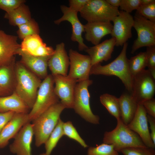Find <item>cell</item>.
I'll return each instance as SVG.
<instances>
[{"mask_svg":"<svg viewBox=\"0 0 155 155\" xmlns=\"http://www.w3.org/2000/svg\"><path fill=\"white\" fill-rule=\"evenodd\" d=\"M14 71L16 80L14 92L31 110L35 101L42 81L20 61L15 63Z\"/></svg>","mask_w":155,"mask_h":155,"instance_id":"1","label":"cell"},{"mask_svg":"<svg viewBox=\"0 0 155 155\" xmlns=\"http://www.w3.org/2000/svg\"><path fill=\"white\" fill-rule=\"evenodd\" d=\"M128 45L127 42L124 44L120 54L110 63L104 65L100 63L92 66L90 75L116 76L121 80L128 92L131 93L133 77L129 69L128 59L127 57Z\"/></svg>","mask_w":155,"mask_h":155,"instance_id":"2","label":"cell"},{"mask_svg":"<svg viewBox=\"0 0 155 155\" xmlns=\"http://www.w3.org/2000/svg\"><path fill=\"white\" fill-rule=\"evenodd\" d=\"M65 108V106L59 102L32 121L36 147L44 144L55 129L61 113Z\"/></svg>","mask_w":155,"mask_h":155,"instance_id":"3","label":"cell"},{"mask_svg":"<svg viewBox=\"0 0 155 155\" xmlns=\"http://www.w3.org/2000/svg\"><path fill=\"white\" fill-rule=\"evenodd\" d=\"M117 120L115 129L104 133L103 143L113 145L118 152L129 148L147 147L138 135L130 129L121 118Z\"/></svg>","mask_w":155,"mask_h":155,"instance_id":"4","label":"cell"},{"mask_svg":"<svg viewBox=\"0 0 155 155\" xmlns=\"http://www.w3.org/2000/svg\"><path fill=\"white\" fill-rule=\"evenodd\" d=\"M43 80L38 90L34 105L28 114L30 121L60 102L54 92V83L52 75H48Z\"/></svg>","mask_w":155,"mask_h":155,"instance_id":"5","label":"cell"},{"mask_svg":"<svg viewBox=\"0 0 155 155\" xmlns=\"http://www.w3.org/2000/svg\"><path fill=\"white\" fill-rule=\"evenodd\" d=\"M78 82L75 88L73 108L86 121L99 124L100 118L93 114L90 105V95L88 88L92 84V81L89 79Z\"/></svg>","mask_w":155,"mask_h":155,"instance_id":"6","label":"cell"},{"mask_svg":"<svg viewBox=\"0 0 155 155\" xmlns=\"http://www.w3.org/2000/svg\"><path fill=\"white\" fill-rule=\"evenodd\" d=\"M120 11L106 0H88L80 13L82 17L88 22H106L112 21Z\"/></svg>","mask_w":155,"mask_h":155,"instance_id":"7","label":"cell"},{"mask_svg":"<svg viewBox=\"0 0 155 155\" xmlns=\"http://www.w3.org/2000/svg\"><path fill=\"white\" fill-rule=\"evenodd\" d=\"M133 27L136 30L137 38L132 45L131 53L144 46L155 45V22L135 14Z\"/></svg>","mask_w":155,"mask_h":155,"instance_id":"8","label":"cell"},{"mask_svg":"<svg viewBox=\"0 0 155 155\" xmlns=\"http://www.w3.org/2000/svg\"><path fill=\"white\" fill-rule=\"evenodd\" d=\"M155 80L148 69H145L133 77L131 94L138 104L154 98Z\"/></svg>","mask_w":155,"mask_h":155,"instance_id":"9","label":"cell"},{"mask_svg":"<svg viewBox=\"0 0 155 155\" xmlns=\"http://www.w3.org/2000/svg\"><path fill=\"white\" fill-rule=\"evenodd\" d=\"M55 86V92L65 108H73L75 88L77 80L68 75H52Z\"/></svg>","mask_w":155,"mask_h":155,"instance_id":"10","label":"cell"},{"mask_svg":"<svg viewBox=\"0 0 155 155\" xmlns=\"http://www.w3.org/2000/svg\"><path fill=\"white\" fill-rule=\"evenodd\" d=\"M112 22L113 25L111 34L112 37L116 39V46H123L132 37L133 17L130 13L120 10Z\"/></svg>","mask_w":155,"mask_h":155,"instance_id":"11","label":"cell"},{"mask_svg":"<svg viewBox=\"0 0 155 155\" xmlns=\"http://www.w3.org/2000/svg\"><path fill=\"white\" fill-rule=\"evenodd\" d=\"M69 58L70 68L68 75L76 79L77 82L89 79L92 67L89 55H82L70 49Z\"/></svg>","mask_w":155,"mask_h":155,"instance_id":"12","label":"cell"},{"mask_svg":"<svg viewBox=\"0 0 155 155\" xmlns=\"http://www.w3.org/2000/svg\"><path fill=\"white\" fill-rule=\"evenodd\" d=\"M147 114L142 105L138 104L134 116L127 125L140 137L147 147L154 148L155 144L152 141L148 126Z\"/></svg>","mask_w":155,"mask_h":155,"instance_id":"13","label":"cell"},{"mask_svg":"<svg viewBox=\"0 0 155 155\" xmlns=\"http://www.w3.org/2000/svg\"><path fill=\"white\" fill-rule=\"evenodd\" d=\"M60 9L63 15L59 19L55 20V23L58 25L64 21H67L70 22L72 28L71 40L73 41L78 43V49L80 51H84L88 47L84 42L82 34L84 32V25L79 20L77 15L78 13L64 5H61Z\"/></svg>","mask_w":155,"mask_h":155,"instance_id":"14","label":"cell"},{"mask_svg":"<svg viewBox=\"0 0 155 155\" xmlns=\"http://www.w3.org/2000/svg\"><path fill=\"white\" fill-rule=\"evenodd\" d=\"M34 135L32 123L25 124L13 138L9 146L11 152L16 155H32L31 143Z\"/></svg>","mask_w":155,"mask_h":155,"instance_id":"15","label":"cell"},{"mask_svg":"<svg viewBox=\"0 0 155 155\" xmlns=\"http://www.w3.org/2000/svg\"><path fill=\"white\" fill-rule=\"evenodd\" d=\"M18 37L0 30V68L9 64L15 59L14 56L18 55L20 44Z\"/></svg>","mask_w":155,"mask_h":155,"instance_id":"16","label":"cell"},{"mask_svg":"<svg viewBox=\"0 0 155 155\" xmlns=\"http://www.w3.org/2000/svg\"><path fill=\"white\" fill-rule=\"evenodd\" d=\"M28 113H15L0 133V148L5 147L9 140L14 138L21 128L30 122Z\"/></svg>","mask_w":155,"mask_h":155,"instance_id":"17","label":"cell"},{"mask_svg":"<svg viewBox=\"0 0 155 155\" xmlns=\"http://www.w3.org/2000/svg\"><path fill=\"white\" fill-rule=\"evenodd\" d=\"M69 65V57L65 50L64 43L62 42L57 44L54 52L48 62V67L51 75H67Z\"/></svg>","mask_w":155,"mask_h":155,"instance_id":"18","label":"cell"},{"mask_svg":"<svg viewBox=\"0 0 155 155\" xmlns=\"http://www.w3.org/2000/svg\"><path fill=\"white\" fill-rule=\"evenodd\" d=\"M18 55L21 57L20 62L40 79L47 76L48 62L51 56H35L23 53L20 49Z\"/></svg>","mask_w":155,"mask_h":155,"instance_id":"19","label":"cell"},{"mask_svg":"<svg viewBox=\"0 0 155 155\" xmlns=\"http://www.w3.org/2000/svg\"><path fill=\"white\" fill-rule=\"evenodd\" d=\"M115 45L116 39L112 37L101 43L88 47L85 49V51L90 58L92 66L111 59Z\"/></svg>","mask_w":155,"mask_h":155,"instance_id":"20","label":"cell"},{"mask_svg":"<svg viewBox=\"0 0 155 155\" xmlns=\"http://www.w3.org/2000/svg\"><path fill=\"white\" fill-rule=\"evenodd\" d=\"M113 25L111 22H88L84 25L86 39L94 45L100 43L104 36L111 34Z\"/></svg>","mask_w":155,"mask_h":155,"instance_id":"21","label":"cell"},{"mask_svg":"<svg viewBox=\"0 0 155 155\" xmlns=\"http://www.w3.org/2000/svg\"><path fill=\"white\" fill-rule=\"evenodd\" d=\"M15 63V59L9 64L0 68V97L9 96L14 91Z\"/></svg>","mask_w":155,"mask_h":155,"instance_id":"22","label":"cell"},{"mask_svg":"<svg viewBox=\"0 0 155 155\" xmlns=\"http://www.w3.org/2000/svg\"><path fill=\"white\" fill-rule=\"evenodd\" d=\"M30 110L14 91L9 96L0 97V113L13 111L16 113H28Z\"/></svg>","mask_w":155,"mask_h":155,"instance_id":"23","label":"cell"},{"mask_svg":"<svg viewBox=\"0 0 155 155\" xmlns=\"http://www.w3.org/2000/svg\"><path fill=\"white\" fill-rule=\"evenodd\" d=\"M118 99L121 119L123 123L127 125L134 116L138 104L129 92L123 93Z\"/></svg>","mask_w":155,"mask_h":155,"instance_id":"24","label":"cell"},{"mask_svg":"<svg viewBox=\"0 0 155 155\" xmlns=\"http://www.w3.org/2000/svg\"><path fill=\"white\" fill-rule=\"evenodd\" d=\"M4 18L8 20L10 25L18 27L32 18L29 9L24 3L11 12L6 13Z\"/></svg>","mask_w":155,"mask_h":155,"instance_id":"25","label":"cell"},{"mask_svg":"<svg viewBox=\"0 0 155 155\" xmlns=\"http://www.w3.org/2000/svg\"><path fill=\"white\" fill-rule=\"evenodd\" d=\"M44 43L39 35H32L22 40L20 49L26 54L34 56L39 47Z\"/></svg>","mask_w":155,"mask_h":155,"instance_id":"26","label":"cell"},{"mask_svg":"<svg viewBox=\"0 0 155 155\" xmlns=\"http://www.w3.org/2000/svg\"><path fill=\"white\" fill-rule=\"evenodd\" d=\"M63 123L60 118L55 129L44 143L46 155H51L60 139L64 135L63 128Z\"/></svg>","mask_w":155,"mask_h":155,"instance_id":"27","label":"cell"},{"mask_svg":"<svg viewBox=\"0 0 155 155\" xmlns=\"http://www.w3.org/2000/svg\"><path fill=\"white\" fill-rule=\"evenodd\" d=\"M101 103L109 113L117 120L121 118L118 99L115 96L107 93L101 95L100 97Z\"/></svg>","mask_w":155,"mask_h":155,"instance_id":"28","label":"cell"},{"mask_svg":"<svg viewBox=\"0 0 155 155\" xmlns=\"http://www.w3.org/2000/svg\"><path fill=\"white\" fill-rule=\"evenodd\" d=\"M130 72L133 77L145 69L147 67L146 52H141L128 59Z\"/></svg>","mask_w":155,"mask_h":155,"instance_id":"29","label":"cell"},{"mask_svg":"<svg viewBox=\"0 0 155 155\" xmlns=\"http://www.w3.org/2000/svg\"><path fill=\"white\" fill-rule=\"evenodd\" d=\"M18 27V29L17 32L18 37L22 40L28 36L34 34L39 35L40 33L38 24L32 18Z\"/></svg>","mask_w":155,"mask_h":155,"instance_id":"30","label":"cell"},{"mask_svg":"<svg viewBox=\"0 0 155 155\" xmlns=\"http://www.w3.org/2000/svg\"><path fill=\"white\" fill-rule=\"evenodd\" d=\"M119 152L111 145L104 143L88 148L87 155H119Z\"/></svg>","mask_w":155,"mask_h":155,"instance_id":"31","label":"cell"},{"mask_svg":"<svg viewBox=\"0 0 155 155\" xmlns=\"http://www.w3.org/2000/svg\"><path fill=\"white\" fill-rule=\"evenodd\" d=\"M63 128L64 135H66L76 141L84 148L88 147L85 142L79 135L71 121H68L64 122Z\"/></svg>","mask_w":155,"mask_h":155,"instance_id":"32","label":"cell"},{"mask_svg":"<svg viewBox=\"0 0 155 155\" xmlns=\"http://www.w3.org/2000/svg\"><path fill=\"white\" fill-rule=\"evenodd\" d=\"M135 14L155 22V3L147 5H140L136 10Z\"/></svg>","mask_w":155,"mask_h":155,"instance_id":"33","label":"cell"},{"mask_svg":"<svg viewBox=\"0 0 155 155\" xmlns=\"http://www.w3.org/2000/svg\"><path fill=\"white\" fill-rule=\"evenodd\" d=\"M154 148L145 147H131L122 149L119 152L123 155H155Z\"/></svg>","mask_w":155,"mask_h":155,"instance_id":"34","label":"cell"},{"mask_svg":"<svg viewBox=\"0 0 155 155\" xmlns=\"http://www.w3.org/2000/svg\"><path fill=\"white\" fill-rule=\"evenodd\" d=\"M25 2L24 0H0V9L8 13Z\"/></svg>","mask_w":155,"mask_h":155,"instance_id":"35","label":"cell"},{"mask_svg":"<svg viewBox=\"0 0 155 155\" xmlns=\"http://www.w3.org/2000/svg\"><path fill=\"white\" fill-rule=\"evenodd\" d=\"M140 5V0H121L119 7L121 11L130 13Z\"/></svg>","mask_w":155,"mask_h":155,"instance_id":"36","label":"cell"},{"mask_svg":"<svg viewBox=\"0 0 155 155\" xmlns=\"http://www.w3.org/2000/svg\"><path fill=\"white\" fill-rule=\"evenodd\" d=\"M145 52L148 69H155V45L146 47Z\"/></svg>","mask_w":155,"mask_h":155,"instance_id":"37","label":"cell"},{"mask_svg":"<svg viewBox=\"0 0 155 155\" xmlns=\"http://www.w3.org/2000/svg\"><path fill=\"white\" fill-rule=\"evenodd\" d=\"M88 0H70L69 7L78 13L80 12L88 2Z\"/></svg>","mask_w":155,"mask_h":155,"instance_id":"38","label":"cell"},{"mask_svg":"<svg viewBox=\"0 0 155 155\" xmlns=\"http://www.w3.org/2000/svg\"><path fill=\"white\" fill-rule=\"evenodd\" d=\"M141 104L148 115L155 118V100L154 98L146 100Z\"/></svg>","mask_w":155,"mask_h":155,"instance_id":"39","label":"cell"},{"mask_svg":"<svg viewBox=\"0 0 155 155\" xmlns=\"http://www.w3.org/2000/svg\"><path fill=\"white\" fill-rule=\"evenodd\" d=\"M15 113L13 111L0 113V133L5 126L12 118Z\"/></svg>","mask_w":155,"mask_h":155,"instance_id":"40","label":"cell"},{"mask_svg":"<svg viewBox=\"0 0 155 155\" xmlns=\"http://www.w3.org/2000/svg\"><path fill=\"white\" fill-rule=\"evenodd\" d=\"M147 117L148 122L150 126V136L152 141L155 144V118L148 114Z\"/></svg>","mask_w":155,"mask_h":155,"instance_id":"41","label":"cell"},{"mask_svg":"<svg viewBox=\"0 0 155 155\" xmlns=\"http://www.w3.org/2000/svg\"><path fill=\"white\" fill-rule=\"evenodd\" d=\"M106 2L112 6L118 8L119 7L121 0H106Z\"/></svg>","mask_w":155,"mask_h":155,"instance_id":"42","label":"cell"},{"mask_svg":"<svg viewBox=\"0 0 155 155\" xmlns=\"http://www.w3.org/2000/svg\"><path fill=\"white\" fill-rule=\"evenodd\" d=\"M140 5H149L155 3V0H140Z\"/></svg>","mask_w":155,"mask_h":155,"instance_id":"43","label":"cell"},{"mask_svg":"<svg viewBox=\"0 0 155 155\" xmlns=\"http://www.w3.org/2000/svg\"><path fill=\"white\" fill-rule=\"evenodd\" d=\"M39 155H46L45 153H43L40 154Z\"/></svg>","mask_w":155,"mask_h":155,"instance_id":"44","label":"cell"}]
</instances>
